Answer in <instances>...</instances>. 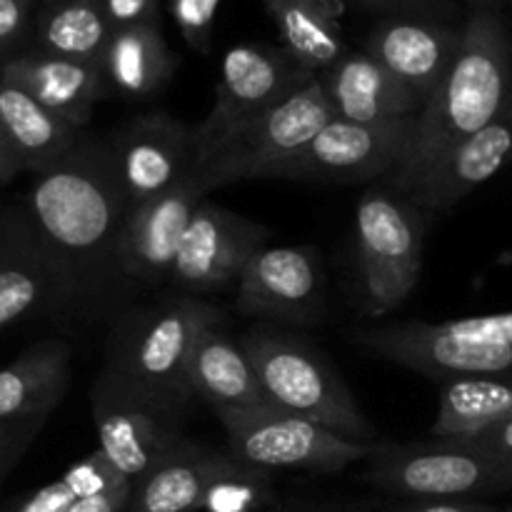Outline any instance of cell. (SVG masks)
<instances>
[{
    "label": "cell",
    "mask_w": 512,
    "mask_h": 512,
    "mask_svg": "<svg viewBox=\"0 0 512 512\" xmlns=\"http://www.w3.org/2000/svg\"><path fill=\"white\" fill-rule=\"evenodd\" d=\"M48 420H18V423H0V480L13 470V465L23 458L43 425Z\"/></svg>",
    "instance_id": "cell-36"
},
{
    "label": "cell",
    "mask_w": 512,
    "mask_h": 512,
    "mask_svg": "<svg viewBox=\"0 0 512 512\" xmlns=\"http://www.w3.org/2000/svg\"><path fill=\"white\" fill-rule=\"evenodd\" d=\"M223 0H163L165 10L178 25L185 43L198 53H208L213 40V25Z\"/></svg>",
    "instance_id": "cell-31"
},
{
    "label": "cell",
    "mask_w": 512,
    "mask_h": 512,
    "mask_svg": "<svg viewBox=\"0 0 512 512\" xmlns=\"http://www.w3.org/2000/svg\"><path fill=\"white\" fill-rule=\"evenodd\" d=\"M343 3H353L383 18H430L460 23V8L455 0H343Z\"/></svg>",
    "instance_id": "cell-33"
},
{
    "label": "cell",
    "mask_w": 512,
    "mask_h": 512,
    "mask_svg": "<svg viewBox=\"0 0 512 512\" xmlns=\"http://www.w3.org/2000/svg\"><path fill=\"white\" fill-rule=\"evenodd\" d=\"M208 195L210 190L193 173L168 193L130 210L118 245L120 273L143 285L170 280L185 228Z\"/></svg>",
    "instance_id": "cell-17"
},
{
    "label": "cell",
    "mask_w": 512,
    "mask_h": 512,
    "mask_svg": "<svg viewBox=\"0 0 512 512\" xmlns=\"http://www.w3.org/2000/svg\"><path fill=\"white\" fill-rule=\"evenodd\" d=\"M178 65V55L170 50L160 25L113 30L103 55L110 95L125 100H150L163 93Z\"/></svg>",
    "instance_id": "cell-27"
},
{
    "label": "cell",
    "mask_w": 512,
    "mask_h": 512,
    "mask_svg": "<svg viewBox=\"0 0 512 512\" xmlns=\"http://www.w3.org/2000/svg\"><path fill=\"white\" fill-rule=\"evenodd\" d=\"M70 383V345L43 340L0 368V423L48 420Z\"/></svg>",
    "instance_id": "cell-23"
},
{
    "label": "cell",
    "mask_w": 512,
    "mask_h": 512,
    "mask_svg": "<svg viewBox=\"0 0 512 512\" xmlns=\"http://www.w3.org/2000/svg\"><path fill=\"white\" fill-rule=\"evenodd\" d=\"M130 498H133V480H123L105 493L78 500L68 512H128Z\"/></svg>",
    "instance_id": "cell-38"
},
{
    "label": "cell",
    "mask_w": 512,
    "mask_h": 512,
    "mask_svg": "<svg viewBox=\"0 0 512 512\" xmlns=\"http://www.w3.org/2000/svg\"><path fill=\"white\" fill-rule=\"evenodd\" d=\"M38 3H50V0H38Z\"/></svg>",
    "instance_id": "cell-44"
},
{
    "label": "cell",
    "mask_w": 512,
    "mask_h": 512,
    "mask_svg": "<svg viewBox=\"0 0 512 512\" xmlns=\"http://www.w3.org/2000/svg\"><path fill=\"white\" fill-rule=\"evenodd\" d=\"M235 305L253 318L318 323L325 305L320 255L310 245H265L235 283Z\"/></svg>",
    "instance_id": "cell-15"
},
{
    "label": "cell",
    "mask_w": 512,
    "mask_h": 512,
    "mask_svg": "<svg viewBox=\"0 0 512 512\" xmlns=\"http://www.w3.org/2000/svg\"><path fill=\"white\" fill-rule=\"evenodd\" d=\"M393 512H505L478 500H410Z\"/></svg>",
    "instance_id": "cell-40"
},
{
    "label": "cell",
    "mask_w": 512,
    "mask_h": 512,
    "mask_svg": "<svg viewBox=\"0 0 512 512\" xmlns=\"http://www.w3.org/2000/svg\"><path fill=\"white\" fill-rule=\"evenodd\" d=\"M220 325V310L198 295L165 300L128 315L110 343L108 368L133 383L175 400H193L185 370L200 335Z\"/></svg>",
    "instance_id": "cell-6"
},
{
    "label": "cell",
    "mask_w": 512,
    "mask_h": 512,
    "mask_svg": "<svg viewBox=\"0 0 512 512\" xmlns=\"http://www.w3.org/2000/svg\"><path fill=\"white\" fill-rule=\"evenodd\" d=\"M505 512H512V508H508V510H505Z\"/></svg>",
    "instance_id": "cell-46"
},
{
    "label": "cell",
    "mask_w": 512,
    "mask_h": 512,
    "mask_svg": "<svg viewBox=\"0 0 512 512\" xmlns=\"http://www.w3.org/2000/svg\"><path fill=\"white\" fill-rule=\"evenodd\" d=\"M270 512H300V510H283V508H273Z\"/></svg>",
    "instance_id": "cell-43"
},
{
    "label": "cell",
    "mask_w": 512,
    "mask_h": 512,
    "mask_svg": "<svg viewBox=\"0 0 512 512\" xmlns=\"http://www.w3.org/2000/svg\"><path fill=\"white\" fill-rule=\"evenodd\" d=\"M113 30L135 25H160L163 0H98Z\"/></svg>",
    "instance_id": "cell-37"
},
{
    "label": "cell",
    "mask_w": 512,
    "mask_h": 512,
    "mask_svg": "<svg viewBox=\"0 0 512 512\" xmlns=\"http://www.w3.org/2000/svg\"><path fill=\"white\" fill-rule=\"evenodd\" d=\"M510 103L512 38L503 13H470L458 55L415 118L408 155L390 178L395 193L413 200L435 165Z\"/></svg>",
    "instance_id": "cell-2"
},
{
    "label": "cell",
    "mask_w": 512,
    "mask_h": 512,
    "mask_svg": "<svg viewBox=\"0 0 512 512\" xmlns=\"http://www.w3.org/2000/svg\"><path fill=\"white\" fill-rule=\"evenodd\" d=\"M110 35L113 25L98 0H50L40 3L28 50L103 65Z\"/></svg>",
    "instance_id": "cell-29"
},
{
    "label": "cell",
    "mask_w": 512,
    "mask_h": 512,
    "mask_svg": "<svg viewBox=\"0 0 512 512\" xmlns=\"http://www.w3.org/2000/svg\"><path fill=\"white\" fill-rule=\"evenodd\" d=\"M183 408L105 365L90 390L98 450L135 483L183 440Z\"/></svg>",
    "instance_id": "cell-9"
},
{
    "label": "cell",
    "mask_w": 512,
    "mask_h": 512,
    "mask_svg": "<svg viewBox=\"0 0 512 512\" xmlns=\"http://www.w3.org/2000/svg\"><path fill=\"white\" fill-rule=\"evenodd\" d=\"M275 508L273 475L225 453L205 490L200 512H270Z\"/></svg>",
    "instance_id": "cell-30"
},
{
    "label": "cell",
    "mask_w": 512,
    "mask_h": 512,
    "mask_svg": "<svg viewBox=\"0 0 512 512\" xmlns=\"http://www.w3.org/2000/svg\"><path fill=\"white\" fill-rule=\"evenodd\" d=\"M310 78L315 75L305 73L280 45L240 43L225 50L213 108L195 128L198 158L245 123L283 103Z\"/></svg>",
    "instance_id": "cell-10"
},
{
    "label": "cell",
    "mask_w": 512,
    "mask_h": 512,
    "mask_svg": "<svg viewBox=\"0 0 512 512\" xmlns=\"http://www.w3.org/2000/svg\"><path fill=\"white\" fill-rule=\"evenodd\" d=\"M228 435V453L240 463L263 473L308 470V473H340L348 465L368 460L378 445L353 443L323 425L275 405L218 410Z\"/></svg>",
    "instance_id": "cell-8"
},
{
    "label": "cell",
    "mask_w": 512,
    "mask_h": 512,
    "mask_svg": "<svg viewBox=\"0 0 512 512\" xmlns=\"http://www.w3.org/2000/svg\"><path fill=\"white\" fill-rule=\"evenodd\" d=\"M465 443L485 450L490 458H495L498 463L508 465V468L512 470V420H508V423H503V425H495V428H490L488 433L478 435V438L465 440Z\"/></svg>",
    "instance_id": "cell-39"
},
{
    "label": "cell",
    "mask_w": 512,
    "mask_h": 512,
    "mask_svg": "<svg viewBox=\"0 0 512 512\" xmlns=\"http://www.w3.org/2000/svg\"><path fill=\"white\" fill-rule=\"evenodd\" d=\"M270 230L205 198L195 208L175 258L170 283L188 295H208L238 283L245 265L268 245Z\"/></svg>",
    "instance_id": "cell-13"
},
{
    "label": "cell",
    "mask_w": 512,
    "mask_h": 512,
    "mask_svg": "<svg viewBox=\"0 0 512 512\" xmlns=\"http://www.w3.org/2000/svg\"><path fill=\"white\" fill-rule=\"evenodd\" d=\"M440 328L448 335L470 343L485 345H508L512 348V313L493 315H470V318L443 320Z\"/></svg>",
    "instance_id": "cell-34"
},
{
    "label": "cell",
    "mask_w": 512,
    "mask_h": 512,
    "mask_svg": "<svg viewBox=\"0 0 512 512\" xmlns=\"http://www.w3.org/2000/svg\"><path fill=\"white\" fill-rule=\"evenodd\" d=\"M38 0H0V65L30 48Z\"/></svg>",
    "instance_id": "cell-32"
},
{
    "label": "cell",
    "mask_w": 512,
    "mask_h": 512,
    "mask_svg": "<svg viewBox=\"0 0 512 512\" xmlns=\"http://www.w3.org/2000/svg\"><path fill=\"white\" fill-rule=\"evenodd\" d=\"M333 120L328 95L320 78H310L303 88L245 123L195 163V175L213 193L240 180L285 178L310 140Z\"/></svg>",
    "instance_id": "cell-4"
},
{
    "label": "cell",
    "mask_w": 512,
    "mask_h": 512,
    "mask_svg": "<svg viewBox=\"0 0 512 512\" xmlns=\"http://www.w3.org/2000/svg\"><path fill=\"white\" fill-rule=\"evenodd\" d=\"M270 405L323 425L353 443L378 445L370 420L328 358L298 335L258 325L240 338Z\"/></svg>",
    "instance_id": "cell-3"
},
{
    "label": "cell",
    "mask_w": 512,
    "mask_h": 512,
    "mask_svg": "<svg viewBox=\"0 0 512 512\" xmlns=\"http://www.w3.org/2000/svg\"><path fill=\"white\" fill-rule=\"evenodd\" d=\"M80 290L25 210H0V333L45 313H63Z\"/></svg>",
    "instance_id": "cell-11"
},
{
    "label": "cell",
    "mask_w": 512,
    "mask_h": 512,
    "mask_svg": "<svg viewBox=\"0 0 512 512\" xmlns=\"http://www.w3.org/2000/svg\"><path fill=\"white\" fill-rule=\"evenodd\" d=\"M415 118L400 123L363 125L333 118L300 153L283 180L303 183H368L393 178L413 140Z\"/></svg>",
    "instance_id": "cell-12"
},
{
    "label": "cell",
    "mask_w": 512,
    "mask_h": 512,
    "mask_svg": "<svg viewBox=\"0 0 512 512\" xmlns=\"http://www.w3.org/2000/svg\"><path fill=\"white\" fill-rule=\"evenodd\" d=\"M333 118L363 125L413 120L423 100L365 50H348L333 68L318 75Z\"/></svg>",
    "instance_id": "cell-19"
},
{
    "label": "cell",
    "mask_w": 512,
    "mask_h": 512,
    "mask_svg": "<svg viewBox=\"0 0 512 512\" xmlns=\"http://www.w3.org/2000/svg\"><path fill=\"white\" fill-rule=\"evenodd\" d=\"M78 500H83L78 488H75V485L70 483L68 475L63 473L58 480L43 485V488H38L35 493L25 495L23 500L10 505L5 512H68Z\"/></svg>",
    "instance_id": "cell-35"
},
{
    "label": "cell",
    "mask_w": 512,
    "mask_h": 512,
    "mask_svg": "<svg viewBox=\"0 0 512 512\" xmlns=\"http://www.w3.org/2000/svg\"><path fill=\"white\" fill-rule=\"evenodd\" d=\"M365 480L410 500H473L512 488V470L465 440H383L368 458Z\"/></svg>",
    "instance_id": "cell-7"
},
{
    "label": "cell",
    "mask_w": 512,
    "mask_h": 512,
    "mask_svg": "<svg viewBox=\"0 0 512 512\" xmlns=\"http://www.w3.org/2000/svg\"><path fill=\"white\" fill-rule=\"evenodd\" d=\"M508 378H512V375H508Z\"/></svg>",
    "instance_id": "cell-47"
},
{
    "label": "cell",
    "mask_w": 512,
    "mask_h": 512,
    "mask_svg": "<svg viewBox=\"0 0 512 512\" xmlns=\"http://www.w3.org/2000/svg\"><path fill=\"white\" fill-rule=\"evenodd\" d=\"M225 453L183 438L133 483L128 512H200Z\"/></svg>",
    "instance_id": "cell-25"
},
{
    "label": "cell",
    "mask_w": 512,
    "mask_h": 512,
    "mask_svg": "<svg viewBox=\"0 0 512 512\" xmlns=\"http://www.w3.org/2000/svg\"><path fill=\"white\" fill-rule=\"evenodd\" d=\"M23 210L80 298L98 290L110 268L118 270L130 203L108 140L83 135L58 163L33 175Z\"/></svg>",
    "instance_id": "cell-1"
},
{
    "label": "cell",
    "mask_w": 512,
    "mask_h": 512,
    "mask_svg": "<svg viewBox=\"0 0 512 512\" xmlns=\"http://www.w3.org/2000/svg\"><path fill=\"white\" fill-rule=\"evenodd\" d=\"M438 418L430 438L470 440L512 420V378L460 375L438 383Z\"/></svg>",
    "instance_id": "cell-28"
},
{
    "label": "cell",
    "mask_w": 512,
    "mask_h": 512,
    "mask_svg": "<svg viewBox=\"0 0 512 512\" xmlns=\"http://www.w3.org/2000/svg\"><path fill=\"white\" fill-rule=\"evenodd\" d=\"M425 210L388 190H368L355 205V253L365 313L398 310L423 273Z\"/></svg>",
    "instance_id": "cell-5"
},
{
    "label": "cell",
    "mask_w": 512,
    "mask_h": 512,
    "mask_svg": "<svg viewBox=\"0 0 512 512\" xmlns=\"http://www.w3.org/2000/svg\"><path fill=\"white\" fill-rule=\"evenodd\" d=\"M20 173H23V168H20L18 158L13 155V150H10L8 145V138H5L3 128H0V185L13 183Z\"/></svg>",
    "instance_id": "cell-41"
},
{
    "label": "cell",
    "mask_w": 512,
    "mask_h": 512,
    "mask_svg": "<svg viewBox=\"0 0 512 512\" xmlns=\"http://www.w3.org/2000/svg\"><path fill=\"white\" fill-rule=\"evenodd\" d=\"M463 25L430 18H380L363 50L408 85L420 100L443 83L463 43Z\"/></svg>",
    "instance_id": "cell-18"
},
{
    "label": "cell",
    "mask_w": 512,
    "mask_h": 512,
    "mask_svg": "<svg viewBox=\"0 0 512 512\" xmlns=\"http://www.w3.org/2000/svg\"><path fill=\"white\" fill-rule=\"evenodd\" d=\"M108 148L113 150L130 210L188 180L198 163L195 128L163 110L128 120L108 138Z\"/></svg>",
    "instance_id": "cell-14"
},
{
    "label": "cell",
    "mask_w": 512,
    "mask_h": 512,
    "mask_svg": "<svg viewBox=\"0 0 512 512\" xmlns=\"http://www.w3.org/2000/svg\"><path fill=\"white\" fill-rule=\"evenodd\" d=\"M465 5L470 8V13H500L505 0H465Z\"/></svg>",
    "instance_id": "cell-42"
},
{
    "label": "cell",
    "mask_w": 512,
    "mask_h": 512,
    "mask_svg": "<svg viewBox=\"0 0 512 512\" xmlns=\"http://www.w3.org/2000/svg\"><path fill=\"white\" fill-rule=\"evenodd\" d=\"M0 128L23 173L33 175L58 163L85 135L3 73H0Z\"/></svg>",
    "instance_id": "cell-24"
},
{
    "label": "cell",
    "mask_w": 512,
    "mask_h": 512,
    "mask_svg": "<svg viewBox=\"0 0 512 512\" xmlns=\"http://www.w3.org/2000/svg\"><path fill=\"white\" fill-rule=\"evenodd\" d=\"M512 163V103L493 123L455 145L430 173L413 203L428 213H440L468 198Z\"/></svg>",
    "instance_id": "cell-21"
},
{
    "label": "cell",
    "mask_w": 512,
    "mask_h": 512,
    "mask_svg": "<svg viewBox=\"0 0 512 512\" xmlns=\"http://www.w3.org/2000/svg\"><path fill=\"white\" fill-rule=\"evenodd\" d=\"M185 383L190 395L213 405L215 413L268 403L248 350L240 338L228 335L220 325H213L198 338L185 370Z\"/></svg>",
    "instance_id": "cell-22"
},
{
    "label": "cell",
    "mask_w": 512,
    "mask_h": 512,
    "mask_svg": "<svg viewBox=\"0 0 512 512\" xmlns=\"http://www.w3.org/2000/svg\"><path fill=\"white\" fill-rule=\"evenodd\" d=\"M278 28L280 48L310 75H323L345 53L343 0H260Z\"/></svg>",
    "instance_id": "cell-26"
},
{
    "label": "cell",
    "mask_w": 512,
    "mask_h": 512,
    "mask_svg": "<svg viewBox=\"0 0 512 512\" xmlns=\"http://www.w3.org/2000/svg\"><path fill=\"white\" fill-rule=\"evenodd\" d=\"M0 73L78 130L93 118L95 105L110 95L103 65L25 50L0 65Z\"/></svg>",
    "instance_id": "cell-20"
},
{
    "label": "cell",
    "mask_w": 512,
    "mask_h": 512,
    "mask_svg": "<svg viewBox=\"0 0 512 512\" xmlns=\"http://www.w3.org/2000/svg\"><path fill=\"white\" fill-rule=\"evenodd\" d=\"M505 3H508V5H512V0H505Z\"/></svg>",
    "instance_id": "cell-45"
},
{
    "label": "cell",
    "mask_w": 512,
    "mask_h": 512,
    "mask_svg": "<svg viewBox=\"0 0 512 512\" xmlns=\"http://www.w3.org/2000/svg\"><path fill=\"white\" fill-rule=\"evenodd\" d=\"M355 343L435 383L460 375H512V348L508 345L453 338L440 328V323L415 320L360 330L355 333Z\"/></svg>",
    "instance_id": "cell-16"
}]
</instances>
